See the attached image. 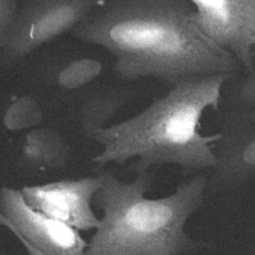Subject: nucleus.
<instances>
[{"instance_id":"nucleus-1","label":"nucleus","mask_w":255,"mask_h":255,"mask_svg":"<svg viewBox=\"0 0 255 255\" xmlns=\"http://www.w3.org/2000/svg\"><path fill=\"white\" fill-rule=\"evenodd\" d=\"M71 33L113 55L116 72L128 81L155 79L171 88L242 67L201 30L186 0H108Z\"/></svg>"},{"instance_id":"nucleus-2","label":"nucleus","mask_w":255,"mask_h":255,"mask_svg":"<svg viewBox=\"0 0 255 255\" xmlns=\"http://www.w3.org/2000/svg\"><path fill=\"white\" fill-rule=\"evenodd\" d=\"M230 77L217 74L184 81L135 116L104 128L94 137L102 150L93 162L101 168L135 159V174L165 164L178 165L185 173L212 169L219 133L202 134L201 119L208 109L220 110Z\"/></svg>"},{"instance_id":"nucleus-3","label":"nucleus","mask_w":255,"mask_h":255,"mask_svg":"<svg viewBox=\"0 0 255 255\" xmlns=\"http://www.w3.org/2000/svg\"><path fill=\"white\" fill-rule=\"evenodd\" d=\"M101 188L94 203L102 212L86 255H190L212 248L186 232L188 220L204 204L208 176L198 174L163 198L146 194L154 183L151 170L124 182L99 171Z\"/></svg>"},{"instance_id":"nucleus-4","label":"nucleus","mask_w":255,"mask_h":255,"mask_svg":"<svg viewBox=\"0 0 255 255\" xmlns=\"http://www.w3.org/2000/svg\"><path fill=\"white\" fill-rule=\"evenodd\" d=\"M108 0H20L12 27L0 47V67L20 64L37 49L72 32Z\"/></svg>"},{"instance_id":"nucleus-5","label":"nucleus","mask_w":255,"mask_h":255,"mask_svg":"<svg viewBox=\"0 0 255 255\" xmlns=\"http://www.w3.org/2000/svg\"><path fill=\"white\" fill-rule=\"evenodd\" d=\"M0 225L8 229L28 255H86L81 232L32 209L16 188L0 189Z\"/></svg>"},{"instance_id":"nucleus-6","label":"nucleus","mask_w":255,"mask_h":255,"mask_svg":"<svg viewBox=\"0 0 255 255\" xmlns=\"http://www.w3.org/2000/svg\"><path fill=\"white\" fill-rule=\"evenodd\" d=\"M213 145L208 191L221 193L255 178V111H226Z\"/></svg>"},{"instance_id":"nucleus-7","label":"nucleus","mask_w":255,"mask_h":255,"mask_svg":"<svg viewBox=\"0 0 255 255\" xmlns=\"http://www.w3.org/2000/svg\"><path fill=\"white\" fill-rule=\"evenodd\" d=\"M201 30L235 55L246 70L255 67V0H186Z\"/></svg>"},{"instance_id":"nucleus-8","label":"nucleus","mask_w":255,"mask_h":255,"mask_svg":"<svg viewBox=\"0 0 255 255\" xmlns=\"http://www.w3.org/2000/svg\"><path fill=\"white\" fill-rule=\"evenodd\" d=\"M101 188V178L97 175L27 185L20 192L32 209L82 232L100 226L101 218L96 215L93 203Z\"/></svg>"},{"instance_id":"nucleus-9","label":"nucleus","mask_w":255,"mask_h":255,"mask_svg":"<svg viewBox=\"0 0 255 255\" xmlns=\"http://www.w3.org/2000/svg\"><path fill=\"white\" fill-rule=\"evenodd\" d=\"M132 98L128 88H111L91 95L82 102L78 111V119L84 136L94 139L120 110Z\"/></svg>"},{"instance_id":"nucleus-10","label":"nucleus","mask_w":255,"mask_h":255,"mask_svg":"<svg viewBox=\"0 0 255 255\" xmlns=\"http://www.w3.org/2000/svg\"><path fill=\"white\" fill-rule=\"evenodd\" d=\"M25 155L31 162L44 164L50 168H62L69 158L68 146L52 128H41L27 134Z\"/></svg>"},{"instance_id":"nucleus-11","label":"nucleus","mask_w":255,"mask_h":255,"mask_svg":"<svg viewBox=\"0 0 255 255\" xmlns=\"http://www.w3.org/2000/svg\"><path fill=\"white\" fill-rule=\"evenodd\" d=\"M236 75L230 77L223 86L220 109L255 111V64L241 78Z\"/></svg>"},{"instance_id":"nucleus-12","label":"nucleus","mask_w":255,"mask_h":255,"mask_svg":"<svg viewBox=\"0 0 255 255\" xmlns=\"http://www.w3.org/2000/svg\"><path fill=\"white\" fill-rule=\"evenodd\" d=\"M102 71L103 64L100 60L90 57L80 58L64 65L57 75V82L65 90L76 91L96 81Z\"/></svg>"},{"instance_id":"nucleus-13","label":"nucleus","mask_w":255,"mask_h":255,"mask_svg":"<svg viewBox=\"0 0 255 255\" xmlns=\"http://www.w3.org/2000/svg\"><path fill=\"white\" fill-rule=\"evenodd\" d=\"M43 118L40 104L32 98L22 97L13 101L6 111L3 124L9 130L18 131L36 127Z\"/></svg>"},{"instance_id":"nucleus-14","label":"nucleus","mask_w":255,"mask_h":255,"mask_svg":"<svg viewBox=\"0 0 255 255\" xmlns=\"http://www.w3.org/2000/svg\"><path fill=\"white\" fill-rule=\"evenodd\" d=\"M20 0H0V47L3 46L16 17Z\"/></svg>"},{"instance_id":"nucleus-15","label":"nucleus","mask_w":255,"mask_h":255,"mask_svg":"<svg viewBox=\"0 0 255 255\" xmlns=\"http://www.w3.org/2000/svg\"><path fill=\"white\" fill-rule=\"evenodd\" d=\"M254 58H255V50H254Z\"/></svg>"},{"instance_id":"nucleus-16","label":"nucleus","mask_w":255,"mask_h":255,"mask_svg":"<svg viewBox=\"0 0 255 255\" xmlns=\"http://www.w3.org/2000/svg\"><path fill=\"white\" fill-rule=\"evenodd\" d=\"M255 255V254H254V255Z\"/></svg>"}]
</instances>
